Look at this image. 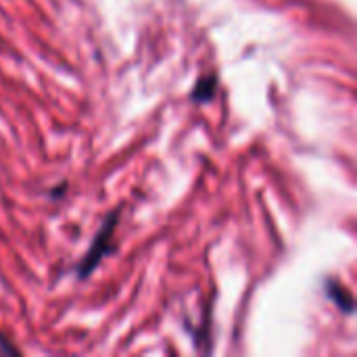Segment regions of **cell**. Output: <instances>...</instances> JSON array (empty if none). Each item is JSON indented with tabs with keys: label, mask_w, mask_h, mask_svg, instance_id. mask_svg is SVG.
<instances>
[{
	"label": "cell",
	"mask_w": 357,
	"mask_h": 357,
	"mask_svg": "<svg viewBox=\"0 0 357 357\" xmlns=\"http://www.w3.org/2000/svg\"><path fill=\"white\" fill-rule=\"evenodd\" d=\"M119 213H121V211L115 209V211H111V213L105 218L102 228H100L98 234L94 236L92 247L86 251L84 259H82L79 266H77V276H79V280H86V278L98 268V264L113 251V236H115V228H117V222H119Z\"/></svg>",
	"instance_id": "6da1fadb"
},
{
	"label": "cell",
	"mask_w": 357,
	"mask_h": 357,
	"mask_svg": "<svg viewBox=\"0 0 357 357\" xmlns=\"http://www.w3.org/2000/svg\"><path fill=\"white\" fill-rule=\"evenodd\" d=\"M324 289H326V295H328V299L343 312V314H354V305H356V301H354V295L339 282V280H335V278H326V282H324Z\"/></svg>",
	"instance_id": "7a4b0ae2"
},
{
	"label": "cell",
	"mask_w": 357,
	"mask_h": 357,
	"mask_svg": "<svg viewBox=\"0 0 357 357\" xmlns=\"http://www.w3.org/2000/svg\"><path fill=\"white\" fill-rule=\"evenodd\" d=\"M218 84H220V79H218L215 73L203 75V77L195 84L192 94H190V100H192L195 105H203V102L213 100V96H215V92H218Z\"/></svg>",
	"instance_id": "3957f363"
},
{
	"label": "cell",
	"mask_w": 357,
	"mask_h": 357,
	"mask_svg": "<svg viewBox=\"0 0 357 357\" xmlns=\"http://www.w3.org/2000/svg\"><path fill=\"white\" fill-rule=\"evenodd\" d=\"M0 354H8V356H19L21 351H19V349H17V347H15V345H13V343H10V341H8L6 337H4V335L0 333Z\"/></svg>",
	"instance_id": "277c9868"
},
{
	"label": "cell",
	"mask_w": 357,
	"mask_h": 357,
	"mask_svg": "<svg viewBox=\"0 0 357 357\" xmlns=\"http://www.w3.org/2000/svg\"><path fill=\"white\" fill-rule=\"evenodd\" d=\"M65 188H67V184H65V182H63V184H61V186H59V188H52V192H50V197H52V199H56V197H61V195H63V190H65Z\"/></svg>",
	"instance_id": "5b68a950"
}]
</instances>
